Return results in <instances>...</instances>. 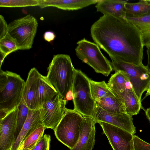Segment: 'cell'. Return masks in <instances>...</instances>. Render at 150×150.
<instances>
[{
	"label": "cell",
	"instance_id": "cell-35",
	"mask_svg": "<svg viewBox=\"0 0 150 150\" xmlns=\"http://www.w3.org/2000/svg\"><path fill=\"white\" fill-rule=\"evenodd\" d=\"M146 91V96L150 95V81L148 89Z\"/></svg>",
	"mask_w": 150,
	"mask_h": 150
},
{
	"label": "cell",
	"instance_id": "cell-34",
	"mask_svg": "<svg viewBox=\"0 0 150 150\" xmlns=\"http://www.w3.org/2000/svg\"><path fill=\"white\" fill-rule=\"evenodd\" d=\"M146 116L150 122V108H147L145 110Z\"/></svg>",
	"mask_w": 150,
	"mask_h": 150
},
{
	"label": "cell",
	"instance_id": "cell-5",
	"mask_svg": "<svg viewBox=\"0 0 150 150\" xmlns=\"http://www.w3.org/2000/svg\"><path fill=\"white\" fill-rule=\"evenodd\" d=\"M75 49L77 57L98 73L108 76L112 70L111 62L103 54L95 43L84 38L78 41Z\"/></svg>",
	"mask_w": 150,
	"mask_h": 150
},
{
	"label": "cell",
	"instance_id": "cell-32",
	"mask_svg": "<svg viewBox=\"0 0 150 150\" xmlns=\"http://www.w3.org/2000/svg\"><path fill=\"white\" fill-rule=\"evenodd\" d=\"M56 36L54 33L51 31H48L45 33L43 37L44 40L48 42H51L54 40Z\"/></svg>",
	"mask_w": 150,
	"mask_h": 150
},
{
	"label": "cell",
	"instance_id": "cell-29",
	"mask_svg": "<svg viewBox=\"0 0 150 150\" xmlns=\"http://www.w3.org/2000/svg\"><path fill=\"white\" fill-rule=\"evenodd\" d=\"M51 141L50 134H45L40 141L31 150H49Z\"/></svg>",
	"mask_w": 150,
	"mask_h": 150
},
{
	"label": "cell",
	"instance_id": "cell-20",
	"mask_svg": "<svg viewBox=\"0 0 150 150\" xmlns=\"http://www.w3.org/2000/svg\"><path fill=\"white\" fill-rule=\"evenodd\" d=\"M40 103L42 105L51 100L58 93L53 85L49 82L46 76L41 74L39 88Z\"/></svg>",
	"mask_w": 150,
	"mask_h": 150
},
{
	"label": "cell",
	"instance_id": "cell-18",
	"mask_svg": "<svg viewBox=\"0 0 150 150\" xmlns=\"http://www.w3.org/2000/svg\"><path fill=\"white\" fill-rule=\"evenodd\" d=\"M98 0H39L41 8L49 6L65 10H74L97 3Z\"/></svg>",
	"mask_w": 150,
	"mask_h": 150
},
{
	"label": "cell",
	"instance_id": "cell-23",
	"mask_svg": "<svg viewBox=\"0 0 150 150\" xmlns=\"http://www.w3.org/2000/svg\"><path fill=\"white\" fill-rule=\"evenodd\" d=\"M91 91L93 100L96 102L107 96H115L104 81L97 82L90 79Z\"/></svg>",
	"mask_w": 150,
	"mask_h": 150
},
{
	"label": "cell",
	"instance_id": "cell-8",
	"mask_svg": "<svg viewBox=\"0 0 150 150\" xmlns=\"http://www.w3.org/2000/svg\"><path fill=\"white\" fill-rule=\"evenodd\" d=\"M112 70L121 71L127 76L133 89L141 101L142 95L147 91L150 81V71L143 64L136 65L115 60H111Z\"/></svg>",
	"mask_w": 150,
	"mask_h": 150
},
{
	"label": "cell",
	"instance_id": "cell-9",
	"mask_svg": "<svg viewBox=\"0 0 150 150\" xmlns=\"http://www.w3.org/2000/svg\"><path fill=\"white\" fill-rule=\"evenodd\" d=\"M67 101L58 93L42 105V121L46 128H56L65 113Z\"/></svg>",
	"mask_w": 150,
	"mask_h": 150
},
{
	"label": "cell",
	"instance_id": "cell-36",
	"mask_svg": "<svg viewBox=\"0 0 150 150\" xmlns=\"http://www.w3.org/2000/svg\"><path fill=\"white\" fill-rule=\"evenodd\" d=\"M23 150V144L22 143L18 149L17 150Z\"/></svg>",
	"mask_w": 150,
	"mask_h": 150
},
{
	"label": "cell",
	"instance_id": "cell-21",
	"mask_svg": "<svg viewBox=\"0 0 150 150\" xmlns=\"http://www.w3.org/2000/svg\"><path fill=\"white\" fill-rule=\"evenodd\" d=\"M96 102L98 106L108 112L126 113L125 109L115 96L106 97Z\"/></svg>",
	"mask_w": 150,
	"mask_h": 150
},
{
	"label": "cell",
	"instance_id": "cell-13",
	"mask_svg": "<svg viewBox=\"0 0 150 150\" xmlns=\"http://www.w3.org/2000/svg\"><path fill=\"white\" fill-rule=\"evenodd\" d=\"M18 106L0 120V150L11 148L15 142Z\"/></svg>",
	"mask_w": 150,
	"mask_h": 150
},
{
	"label": "cell",
	"instance_id": "cell-6",
	"mask_svg": "<svg viewBox=\"0 0 150 150\" xmlns=\"http://www.w3.org/2000/svg\"><path fill=\"white\" fill-rule=\"evenodd\" d=\"M38 25L36 18L30 14L8 24V34L15 41L18 50H28L32 48Z\"/></svg>",
	"mask_w": 150,
	"mask_h": 150
},
{
	"label": "cell",
	"instance_id": "cell-24",
	"mask_svg": "<svg viewBox=\"0 0 150 150\" xmlns=\"http://www.w3.org/2000/svg\"><path fill=\"white\" fill-rule=\"evenodd\" d=\"M124 105L126 113L132 116L139 113L141 103L133 89L129 91L125 96Z\"/></svg>",
	"mask_w": 150,
	"mask_h": 150
},
{
	"label": "cell",
	"instance_id": "cell-15",
	"mask_svg": "<svg viewBox=\"0 0 150 150\" xmlns=\"http://www.w3.org/2000/svg\"><path fill=\"white\" fill-rule=\"evenodd\" d=\"M107 84L125 108L124 105L125 97L128 92L133 89L127 75L121 71L115 72L111 75Z\"/></svg>",
	"mask_w": 150,
	"mask_h": 150
},
{
	"label": "cell",
	"instance_id": "cell-22",
	"mask_svg": "<svg viewBox=\"0 0 150 150\" xmlns=\"http://www.w3.org/2000/svg\"><path fill=\"white\" fill-rule=\"evenodd\" d=\"M126 15L134 17L141 16L150 11V0H140L135 3L125 4Z\"/></svg>",
	"mask_w": 150,
	"mask_h": 150
},
{
	"label": "cell",
	"instance_id": "cell-3",
	"mask_svg": "<svg viewBox=\"0 0 150 150\" xmlns=\"http://www.w3.org/2000/svg\"><path fill=\"white\" fill-rule=\"evenodd\" d=\"M76 70L70 56L67 54L54 55L49 65L46 77L64 99L72 90Z\"/></svg>",
	"mask_w": 150,
	"mask_h": 150
},
{
	"label": "cell",
	"instance_id": "cell-30",
	"mask_svg": "<svg viewBox=\"0 0 150 150\" xmlns=\"http://www.w3.org/2000/svg\"><path fill=\"white\" fill-rule=\"evenodd\" d=\"M134 150H150V144L142 140L137 136H133Z\"/></svg>",
	"mask_w": 150,
	"mask_h": 150
},
{
	"label": "cell",
	"instance_id": "cell-25",
	"mask_svg": "<svg viewBox=\"0 0 150 150\" xmlns=\"http://www.w3.org/2000/svg\"><path fill=\"white\" fill-rule=\"evenodd\" d=\"M46 129L42 125L29 134L22 142L23 144V150H31L34 148L42 138Z\"/></svg>",
	"mask_w": 150,
	"mask_h": 150
},
{
	"label": "cell",
	"instance_id": "cell-1",
	"mask_svg": "<svg viewBox=\"0 0 150 150\" xmlns=\"http://www.w3.org/2000/svg\"><path fill=\"white\" fill-rule=\"evenodd\" d=\"M90 30L94 42L111 60L143 64L144 46L141 34L127 19L103 15L92 25Z\"/></svg>",
	"mask_w": 150,
	"mask_h": 150
},
{
	"label": "cell",
	"instance_id": "cell-27",
	"mask_svg": "<svg viewBox=\"0 0 150 150\" xmlns=\"http://www.w3.org/2000/svg\"><path fill=\"white\" fill-rule=\"evenodd\" d=\"M18 50L14 40L8 34L0 39V53L6 57L11 53Z\"/></svg>",
	"mask_w": 150,
	"mask_h": 150
},
{
	"label": "cell",
	"instance_id": "cell-7",
	"mask_svg": "<svg viewBox=\"0 0 150 150\" xmlns=\"http://www.w3.org/2000/svg\"><path fill=\"white\" fill-rule=\"evenodd\" d=\"M83 119V116L74 110L66 108L62 119L53 130L58 140L70 150L78 140Z\"/></svg>",
	"mask_w": 150,
	"mask_h": 150
},
{
	"label": "cell",
	"instance_id": "cell-14",
	"mask_svg": "<svg viewBox=\"0 0 150 150\" xmlns=\"http://www.w3.org/2000/svg\"><path fill=\"white\" fill-rule=\"evenodd\" d=\"M78 140L71 150H92L95 141L96 123L92 118L84 116Z\"/></svg>",
	"mask_w": 150,
	"mask_h": 150
},
{
	"label": "cell",
	"instance_id": "cell-16",
	"mask_svg": "<svg viewBox=\"0 0 150 150\" xmlns=\"http://www.w3.org/2000/svg\"><path fill=\"white\" fill-rule=\"evenodd\" d=\"M41 111V108L34 110L29 109L27 118L12 147L11 150H17L24 139L34 130L43 125Z\"/></svg>",
	"mask_w": 150,
	"mask_h": 150
},
{
	"label": "cell",
	"instance_id": "cell-4",
	"mask_svg": "<svg viewBox=\"0 0 150 150\" xmlns=\"http://www.w3.org/2000/svg\"><path fill=\"white\" fill-rule=\"evenodd\" d=\"M90 79L81 70L76 69L72 91L74 109L93 118L96 104L91 95Z\"/></svg>",
	"mask_w": 150,
	"mask_h": 150
},
{
	"label": "cell",
	"instance_id": "cell-10",
	"mask_svg": "<svg viewBox=\"0 0 150 150\" xmlns=\"http://www.w3.org/2000/svg\"><path fill=\"white\" fill-rule=\"evenodd\" d=\"M113 150H134L133 136L119 127L103 122H98Z\"/></svg>",
	"mask_w": 150,
	"mask_h": 150
},
{
	"label": "cell",
	"instance_id": "cell-28",
	"mask_svg": "<svg viewBox=\"0 0 150 150\" xmlns=\"http://www.w3.org/2000/svg\"><path fill=\"white\" fill-rule=\"evenodd\" d=\"M39 4V0H0L1 7H17L38 6Z\"/></svg>",
	"mask_w": 150,
	"mask_h": 150
},
{
	"label": "cell",
	"instance_id": "cell-19",
	"mask_svg": "<svg viewBox=\"0 0 150 150\" xmlns=\"http://www.w3.org/2000/svg\"><path fill=\"white\" fill-rule=\"evenodd\" d=\"M126 19L134 25L142 35L144 46L150 45V11L141 16L134 17L126 15Z\"/></svg>",
	"mask_w": 150,
	"mask_h": 150
},
{
	"label": "cell",
	"instance_id": "cell-31",
	"mask_svg": "<svg viewBox=\"0 0 150 150\" xmlns=\"http://www.w3.org/2000/svg\"><path fill=\"white\" fill-rule=\"evenodd\" d=\"M8 34V25L4 17L0 16V39Z\"/></svg>",
	"mask_w": 150,
	"mask_h": 150
},
{
	"label": "cell",
	"instance_id": "cell-17",
	"mask_svg": "<svg viewBox=\"0 0 150 150\" xmlns=\"http://www.w3.org/2000/svg\"><path fill=\"white\" fill-rule=\"evenodd\" d=\"M127 0H98L95 6L97 11L103 15H108L126 19L125 4Z\"/></svg>",
	"mask_w": 150,
	"mask_h": 150
},
{
	"label": "cell",
	"instance_id": "cell-26",
	"mask_svg": "<svg viewBox=\"0 0 150 150\" xmlns=\"http://www.w3.org/2000/svg\"><path fill=\"white\" fill-rule=\"evenodd\" d=\"M19 111L18 114L16 131L15 134V141L18 136L28 117L29 108L23 98L18 105Z\"/></svg>",
	"mask_w": 150,
	"mask_h": 150
},
{
	"label": "cell",
	"instance_id": "cell-33",
	"mask_svg": "<svg viewBox=\"0 0 150 150\" xmlns=\"http://www.w3.org/2000/svg\"><path fill=\"white\" fill-rule=\"evenodd\" d=\"M147 53L148 55V63L146 66L147 68L150 71V45L146 47Z\"/></svg>",
	"mask_w": 150,
	"mask_h": 150
},
{
	"label": "cell",
	"instance_id": "cell-2",
	"mask_svg": "<svg viewBox=\"0 0 150 150\" xmlns=\"http://www.w3.org/2000/svg\"><path fill=\"white\" fill-rule=\"evenodd\" d=\"M25 83L19 75L0 68V120L19 105Z\"/></svg>",
	"mask_w": 150,
	"mask_h": 150
},
{
	"label": "cell",
	"instance_id": "cell-37",
	"mask_svg": "<svg viewBox=\"0 0 150 150\" xmlns=\"http://www.w3.org/2000/svg\"><path fill=\"white\" fill-rule=\"evenodd\" d=\"M7 150H11V148L10 149H8Z\"/></svg>",
	"mask_w": 150,
	"mask_h": 150
},
{
	"label": "cell",
	"instance_id": "cell-11",
	"mask_svg": "<svg viewBox=\"0 0 150 150\" xmlns=\"http://www.w3.org/2000/svg\"><path fill=\"white\" fill-rule=\"evenodd\" d=\"M93 119L96 123L105 122L125 130L133 135L136 132L132 116L126 113L108 112L96 104Z\"/></svg>",
	"mask_w": 150,
	"mask_h": 150
},
{
	"label": "cell",
	"instance_id": "cell-12",
	"mask_svg": "<svg viewBox=\"0 0 150 150\" xmlns=\"http://www.w3.org/2000/svg\"><path fill=\"white\" fill-rule=\"evenodd\" d=\"M41 74L33 67L29 71L23 88L22 98L28 108L34 110L40 109L39 88Z\"/></svg>",
	"mask_w": 150,
	"mask_h": 150
}]
</instances>
